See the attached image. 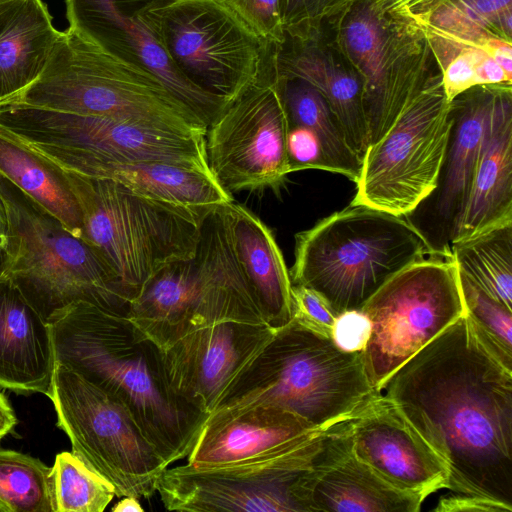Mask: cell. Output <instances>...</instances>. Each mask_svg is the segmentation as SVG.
<instances>
[{"label":"cell","instance_id":"cell-1","mask_svg":"<svg viewBox=\"0 0 512 512\" xmlns=\"http://www.w3.org/2000/svg\"><path fill=\"white\" fill-rule=\"evenodd\" d=\"M383 390L445 462V489L512 511V371L477 338L466 314Z\"/></svg>","mask_w":512,"mask_h":512},{"label":"cell","instance_id":"cell-2","mask_svg":"<svg viewBox=\"0 0 512 512\" xmlns=\"http://www.w3.org/2000/svg\"><path fill=\"white\" fill-rule=\"evenodd\" d=\"M49 323L56 363L118 400L167 466L187 458L208 415L176 392L163 350L126 313L79 302Z\"/></svg>","mask_w":512,"mask_h":512},{"label":"cell","instance_id":"cell-3","mask_svg":"<svg viewBox=\"0 0 512 512\" xmlns=\"http://www.w3.org/2000/svg\"><path fill=\"white\" fill-rule=\"evenodd\" d=\"M381 392L367 378L362 351L293 318L239 374L214 409L275 405L327 429L350 420Z\"/></svg>","mask_w":512,"mask_h":512},{"label":"cell","instance_id":"cell-4","mask_svg":"<svg viewBox=\"0 0 512 512\" xmlns=\"http://www.w3.org/2000/svg\"><path fill=\"white\" fill-rule=\"evenodd\" d=\"M431 0H348L322 27L363 81L369 145L422 90L443 81L425 30Z\"/></svg>","mask_w":512,"mask_h":512},{"label":"cell","instance_id":"cell-5","mask_svg":"<svg viewBox=\"0 0 512 512\" xmlns=\"http://www.w3.org/2000/svg\"><path fill=\"white\" fill-rule=\"evenodd\" d=\"M429 255L403 216L350 203L295 236L289 274L293 285L316 291L338 316L360 310L393 275Z\"/></svg>","mask_w":512,"mask_h":512},{"label":"cell","instance_id":"cell-6","mask_svg":"<svg viewBox=\"0 0 512 512\" xmlns=\"http://www.w3.org/2000/svg\"><path fill=\"white\" fill-rule=\"evenodd\" d=\"M0 194L8 217L0 274L44 320L79 302L127 314L129 301L90 243L1 175Z\"/></svg>","mask_w":512,"mask_h":512},{"label":"cell","instance_id":"cell-7","mask_svg":"<svg viewBox=\"0 0 512 512\" xmlns=\"http://www.w3.org/2000/svg\"><path fill=\"white\" fill-rule=\"evenodd\" d=\"M127 317L162 350L218 322L266 323L236 260L227 203L208 208L195 255L161 268L129 303Z\"/></svg>","mask_w":512,"mask_h":512},{"label":"cell","instance_id":"cell-8","mask_svg":"<svg viewBox=\"0 0 512 512\" xmlns=\"http://www.w3.org/2000/svg\"><path fill=\"white\" fill-rule=\"evenodd\" d=\"M9 103L186 132L207 129L155 76L70 28L60 33L38 79Z\"/></svg>","mask_w":512,"mask_h":512},{"label":"cell","instance_id":"cell-9","mask_svg":"<svg viewBox=\"0 0 512 512\" xmlns=\"http://www.w3.org/2000/svg\"><path fill=\"white\" fill-rule=\"evenodd\" d=\"M67 172L83 231L129 303L165 265L195 255L209 207H187L138 194L109 179Z\"/></svg>","mask_w":512,"mask_h":512},{"label":"cell","instance_id":"cell-10","mask_svg":"<svg viewBox=\"0 0 512 512\" xmlns=\"http://www.w3.org/2000/svg\"><path fill=\"white\" fill-rule=\"evenodd\" d=\"M0 124L65 171L80 175L107 163L135 162H169L212 173L206 133L14 103L0 106Z\"/></svg>","mask_w":512,"mask_h":512},{"label":"cell","instance_id":"cell-11","mask_svg":"<svg viewBox=\"0 0 512 512\" xmlns=\"http://www.w3.org/2000/svg\"><path fill=\"white\" fill-rule=\"evenodd\" d=\"M371 331L362 350L370 385L381 392L408 359L466 314L452 257L429 255L387 280L360 309Z\"/></svg>","mask_w":512,"mask_h":512},{"label":"cell","instance_id":"cell-12","mask_svg":"<svg viewBox=\"0 0 512 512\" xmlns=\"http://www.w3.org/2000/svg\"><path fill=\"white\" fill-rule=\"evenodd\" d=\"M47 396L72 453L108 481L117 497L154 495L168 466L118 400L58 363Z\"/></svg>","mask_w":512,"mask_h":512},{"label":"cell","instance_id":"cell-13","mask_svg":"<svg viewBox=\"0 0 512 512\" xmlns=\"http://www.w3.org/2000/svg\"><path fill=\"white\" fill-rule=\"evenodd\" d=\"M327 429L303 444L246 462L168 466L157 478L156 492L170 511L311 512V472Z\"/></svg>","mask_w":512,"mask_h":512},{"label":"cell","instance_id":"cell-14","mask_svg":"<svg viewBox=\"0 0 512 512\" xmlns=\"http://www.w3.org/2000/svg\"><path fill=\"white\" fill-rule=\"evenodd\" d=\"M449 129V101L439 81L417 94L368 146L351 203L397 216L412 211L436 185Z\"/></svg>","mask_w":512,"mask_h":512},{"label":"cell","instance_id":"cell-15","mask_svg":"<svg viewBox=\"0 0 512 512\" xmlns=\"http://www.w3.org/2000/svg\"><path fill=\"white\" fill-rule=\"evenodd\" d=\"M162 43L176 68L227 101L256 82L276 45L261 42L217 0H174L160 11Z\"/></svg>","mask_w":512,"mask_h":512},{"label":"cell","instance_id":"cell-16","mask_svg":"<svg viewBox=\"0 0 512 512\" xmlns=\"http://www.w3.org/2000/svg\"><path fill=\"white\" fill-rule=\"evenodd\" d=\"M288 130L272 63L207 126V160L217 183L231 195L277 189L290 173Z\"/></svg>","mask_w":512,"mask_h":512},{"label":"cell","instance_id":"cell-17","mask_svg":"<svg viewBox=\"0 0 512 512\" xmlns=\"http://www.w3.org/2000/svg\"><path fill=\"white\" fill-rule=\"evenodd\" d=\"M174 0H65L71 30L113 57L152 74L206 126L227 100L187 80L161 38L160 11Z\"/></svg>","mask_w":512,"mask_h":512},{"label":"cell","instance_id":"cell-18","mask_svg":"<svg viewBox=\"0 0 512 512\" xmlns=\"http://www.w3.org/2000/svg\"><path fill=\"white\" fill-rule=\"evenodd\" d=\"M425 34L448 101L512 83V0H431Z\"/></svg>","mask_w":512,"mask_h":512},{"label":"cell","instance_id":"cell-19","mask_svg":"<svg viewBox=\"0 0 512 512\" xmlns=\"http://www.w3.org/2000/svg\"><path fill=\"white\" fill-rule=\"evenodd\" d=\"M500 84L473 86L449 101L450 129L434 189L403 216L432 255L452 257L485 134Z\"/></svg>","mask_w":512,"mask_h":512},{"label":"cell","instance_id":"cell-20","mask_svg":"<svg viewBox=\"0 0 512 512\" xmlns=\"http://www.w3.org/2000/svg\"><path fill=\"white\" fill-rule=\"evenodd\" d=\"M275 331L267 323L223 321L185 334L163 350L173 388L211 414Z\"/></svg>","mask_w":512,"mask_h":512},{"label":"cell","instance_id":"cell-21","mask_svg":"<svg viewBox=\"0 0 512 512\" xmlns=\"http://www.w3.org/2000/svg\"><path fill=\"white\" fill-rule=\"evenodd\" d=\"M352 450L394 488L423 498L445 488L443 459L382 392L347 421Z\"/></svg>","mask_w":512,"mask_h":512},{"label":"cell","instance_id":"cell-22","mask_svg":"<svg viewBox=\"0 0 512 512\" xmlns=\"http://www.w3.org/2000/svg\"><path fill=\"white\" fill-rule=\"evenodd\" d=\"M323 430L275 405L219 409L208 415L187 464L210 468L246 462L303 444Z\"/></svg>","mask_w":512,"mask_h":512},{"label":"cell","instance_id":"cell-23","mask_svg":"<svg viewBox=\"0 0 512 512\" xmlns=\"http://www.w3.org/2000/svg\"><path fill=\"white\" fill-rule=\"evenodd\" d=\"M311 512H417L423 498L400 491L352 450L347 421L329 427L311 472Z\"/></svg>","mask_w":512,"mask_h":512},{"label":"cell","instance_id":"cell-24","mask_svg":"<svg viewBox=\"0 0 512 512\" xmlns=\"http://www.w3.org/2000/svg\"><path fill=\"white\" fill-rule=\"evenodd\" d=\"M274 68L278 75L301 78L322 93L362 160L369 146L363 81L332 39L322 29L303 39L286 35L275 49Z\"/></svg>","mask_w":512,"mask_h":512},{"label":"cell","instance_id":"cell-25","mask_svg":"<svg viewBox=\"0 0 512 512\" xmlns=\"http://www.w3.org/2000/svg\"><path fill=\"white\" fill-rule=\"evenodd\" d=\"M512 221V84H500L454 242ZM453 245V244H452Z\"/></svg>","mask_w":512,"mask_h":512},{"label":"cell","instance_id":"cell-26","mask_svg":"<svg viewBox=\"0 0 512 512\" xmlns=\"http://www.w3.org/2000/svg\"><path fill=\"white\" fill-rule=\"evenodd\" d=\"M55 365L50 323L0 274V387L48 395Z\"/></svg>","mask_w":512,"mask_h":512},{"label":"cell","instance_id":"cell-27","mask_svg":"<svg viewBox=\"0 0 512 512\" xmlns=\"http://www.w3.org/2000/svg\"><path fill=\"white\" fill-rule=\"evenodd\" d=\"M227 215L236 260L265 322L285 326L294 317L292 282L272 231L234 201L227 203Z\"/></svg>","mask_w":512,"mask_h":512},{"label":"cell","instance_id":"cell-28","mask_svg":"<svg viewBox=\"0 0 512 512\" xmlns=\"http://www.w3.org/2000/svg\"><path fill=\"white\" fill-rule=\"evenodd\" d=\"M60 33L42 0L0 4V106L38 79Z\"/></svg>","mask_w":512,"mask_h":512},{"label":"cell","instance_id":"cell-29","mask_svg":"<svg viewBox=\"0 0 512 512\" xmlns=\"http://www.w3.org/2000/svg\"><path fill=\"white\" fill-rule=\"evenodd\" d=\"M0 175L81 238L82 211L67 172L2 124Z\"/></svg>","mask_w":512,"mask_h":512},{"label":"cell","instance_id":"cell-30","mask_svg":"<svg viewBox=\"0 0 512 512\" xmlns=\"http://www.w3.org/2000/svg\"><path fill=\"white\" fill-rule=\"evenodd\" d=\"M84 176L109 179L143 196L181 206L208 207L233 201L212 173L176 163H107Z\"/></svg>","mask_w":512,"mask_h":512},{"label":"cell","instance_id":"cell-31","mask_svg":"<svg viewBox=\"0 0 512 512\" xmlns=\"http://www.w3.org/2000/svg\"><path fill=\"white\" fill-rule=\"evenodd\" d=\"M275 83L284 103L289 125H302L315 132L337 174L356 183L362 160L349 146L338 119L322 93L301 78L278 75L276 72Z\"/></svg>","mask_w":512,"mask_h":512},{"label":"cell","instance_id":"cell-32","mask_svg":"<svg viewBox=\"0 0 512 512\" xmlns=\"http://www.w3.org/2000/svg\"><path fill=\"white\" fill-rule=\"evenodd\" d=\"M451 256L468 280L512 309V221L453 243Z\"/></svg>","mask_w":512,"mask_h":512},{"label":"cell","instance_id":"cell-33","mask_svg":"<svg viewBox=\"0 0 512 512\" xmlns=\"http://www.w3.org/2000/svg\"><path fill=\"white\" fill-rule=\"evenodd\" d=\"M53 512H103L114 487L72 452L56 455L50 471Z\"/></svg>","mask_w":512,"mask_h":512},{"label":"cell","instance_id":"cell-34","mask_svg":"<svg viewBox=\"0 0 512 512\" xmlns=\"http://www.w3.org/2000/svg\"><path fill=\"white\" fill-rule=\"evenodd\" d=\"M50 471L38 458L0 448V501L10 512H53Z\"/></svg>","mask_w":512,"mask_h":512},{"label":"cell","instance_id":"cell-35","mask_svg":"<svg viewBox=\"0 0 512 512\" xmlns=\"http://www.w3.org/2000/svg\"><path fill=\"white\" fill-rule=\"evenodd\" d=\"M459 281L466 316L477 338L512 371V309L475 286L460 272Z\"/></svg>","mask_w":512,"mask_h":512},{"label":"cell","instance_id":"cell-36","mask_svg":"<svg viewBox=\"0 0 512 512\" xmlns=\"http://www.w3.org/2000/svg\"><path fill=\"white\" fill-rule=\"evenodd\" d=\"M230 10L261 42L281 45L286 33L281 0H217Z\"/></svg>","mask_w":512,"mask_h":512},{"label":"cell","instance_id":"cell-37","mask_svg":"<svg viewBox=\"0 0 512 512\" xmlns=\"http://www.w3.org/2000/svg\"><path fill=\"white\" fill-rule=\"evenodd\" d=\"M348 0H281L287 36L307 38L319 32Z\"/></svg>","mask_w":512,"mask_h":512},{"label":"cell","instance_id":"cell-38","mask_svg":"<svg viewBox=\"0 0 512 512\" xmlns=\"http://www.w3.org/2000/svg\"><path fill=\"white\" fill-rule=\"evenodd\" d=\"M286 149L290 173L305 169L337 173L320 138L308 127L289 125Z\"/></svg>","mask_w":512,"mask_h":512},{"label":"cell","instance_id":"cell-39","mask_svg":"<svg viewBox=\"0 0 512 512\" xmlns=\"http://www.w3.org/2000/svg\"><path fill=\"white\" fill-rule=\"evenodd\" d=\"M294 317L298 321L332 337L337 316L316 291L292 284Z\"/></svg>","mask_w":512,"mask_h":512},{"label":"cell","instance_id":"cell-40","mask_svg":"<svg viewBox=\"0 0 512 512\" xmlns=\"http://www.w3.org/2000/svg\"><path fill=\"white\" fill-rule=\"evenodd\" d=\"M370 331L371 324L367 316L360 310H352L337 316L332 338L343 350L362 351Z\"/></svg>","mask_w":512,"mask_h":512},{"label":"cell","instance_id":"cell-41","mask_svg":"<svg viewBox=\"0 0 512 512\" xmlns=\"http://www.w3.org/2000/svg\"><path fill=\"white\" fill-rule=\"evenodd\" d=\"M436 512H511L508 508L483 498L452 493L442 497Z\"/></svg>","mask_w":512,"mask_h":512},{"label":"cell","instance_id":"cell-42","mask_svg":"<svg viewBox=\"0 0 512 512\" xmlns=\"http://www.w3.org/2000/svg\"><path fill=\"white\" fill-rule=\"evenodd\" d=\"M17 424L16 415L7 397L0 391V441L11 433Z\"/></svg>","mask_w":512,"mask_h":512},{"label":"cell","instance_id":"cell-43","mask_svg":"<svg viewBox=\"0 0 512 512\" xmlns=\"http://www.w3.org/2000/svg\"><path fill=\"white\" fill-rule=\"evenodd\" d=\"M139 498L133 496H124L112 507L113 512H143L144 509L139 502Z\"/></svg>","mask_w":512,"mask_h":512},{"label":"cell","instance_id":"cell-44","mask_svg":"<svg viewBox=\"0 0 512 512\" xmlns=\"http://www.w3.org/2000/svg\"><path fill=\"white\" fill-rule=\"evenodd\" d=\"M8 217L4 201L0 194V264L3 256V250L7 240Z\"/></svg>","mask_w":512,"mask_h":512},{"label":"cell","instance_id":"cell-45","mask_svg":"<svg viewBox=\"0 0 512 512\" xmlns=\"http://www.w3.org/2000/svg\"><path fill=\"white\" fill-rule=\"evenodd\" d=\"M0 512H10L8 507L0 501Z\"/></svg>","mask_w":512,"mask_h":512},{"label":"cell","instance_id":"cell-46","mask_svg":"<svg viewBox=\"0 0 512 512\" xmlns=\"http://www.w3.org/2000/svg\"><path fill=\"white\" fill-rule=\"evenodd\" d=\"M8 1H12V0H0V4H1V3L8 2Z\"/></svg>","mask_w":512,"mask_h":512}]
</instances>
